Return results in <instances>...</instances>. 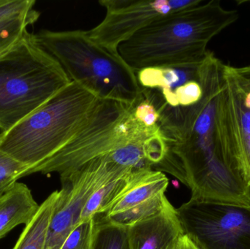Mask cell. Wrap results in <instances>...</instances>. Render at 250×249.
Here are the masks:
<instances>
[{
    "label": "cell",
    "instance_id": "1",
    "mask_svg": "<svg viewBox=\"0 0 250 249\" xmlns=\"http://www.w3.org/2000/svg\"><path fill=\"white\" fill-rule=\"evenodd\" d=\"M204 94L195 105L170 107L151 101L166 152L152 169L174 176L191 190V198L250 204V185L220 152L214 137L216 101L224 83L223 67L207 64L202 73Z\"/></svg>",
    "mask_w": 250,
    "mask_h": 249
},
{
    "label": "cell",
    "instance_id": "2",
    "mask_svg": "<svg viewBox=\"0 0 250 249\" xmlns=\"http://www.w3.org/2000/svg\"><path fill=\"white\" fill-rule=\"evenodd\" d=\"M239 19L217 0H202L185 10L162 16L120 44L118 52L135 72L151 67L198 65L208 42Z\"/></svg>",
    "mask_w": 250,
    "mask_h": 249
},
{
    "label": "cell",
    "instance_id": "3",
    "mask_svg": "<svg viewBox=\"0 0 250 249\" xmlns=\"http://www.w3.org/2000/svg\"><path fill=\"white\" fill-rule=\"evenodd\" d=\"M34 38L60 62L72 82L99 99L132 106L143 99L136 73L119 53L95 42L87 31L42 29Z\"/></svg>",
    "mask_w": 250,
    "mask_h": 249
},
{
    "label": "cell",
    "instance_id": "4",
    "mask_svg": "<svg viewBox=\"0 0 250 249\" xmlns=\"http://www.w3.org/2000/svg\"><path fill=\"white\" fill-rule=\"evenodd\" d=\"M99 99L71 82L7 133H0V151L28 170L40 165L77 134Z\"/></svg>",
    "mask_w": 250,
    "mask_h": 249
},
{
    "label": "cell",
    "instance_id": "5",
    "mask_svg": "<svg viewBox=\"0 0 250 249\" xmlns=\"http://www.w3.org/2000/svg\"><path fill=\"white\" fill-rule=\"evenodd\" d=\"M71 80L28 31L0 57V130L5 133L49 101Z\"/></svg>",
    "mask_w": 250,
    "mask_h": 249
},
{
    "label": "cell",
    "instance_id": "6",
    "mask_svg": "<svg viewBox=\"0 0 250 249\" xmlns=\"http://www.w3.org/2000/svg\"><path fill=\"white\" fill-rule=\"evenodd\" d=\"M134 108L118 101L100 99L71 140L49 159L27 170L23 177L37 172H57L64 176L118 148L158 134V124L146 127L134 116Z\"/></svg>",
    "mask_w": 250,
    "mask_h": 249
},
{
    "label": "cell",
    "instance_id": "7",
    "mask_svg": "<svg viewBox=\"0 0 250 249\" xmlns=\"http://www.w3.org/2000/svg\"><path fill=\"white\" fill-rule=\"evenodd\" d=\"M176 213L198 249H250V205L190 198Z\"/></svg>",
    "mask_w": 250,
    "mask_h": 249
},
{
    "label": "cell",
    "instance_id": "8",
    "mask_svg": "<svg viewBox=\"0 0 250 249\" xmlns=\"http://www.w3.org/2000/svg\"><path fill=\"white\" fill-rule=\"evenodd\" d=\"M133 170L136 169L117 163L108 153L60 177V197L50 222L44 249H61L69 234L80 223L82 212L91 196Z\"/></svg>",
    "mask_w": 250,
    "mask_h": 249
},
{
    "label": "cell",
    "instance_id": "9",
    "mask_svg": "<svg viewBox=\"0 0 250 249\" xmlns=\"http://www.w3.org/2000/svg\"><path fill=\"white\" fill-rule=\"evenodd\" d=\"M202 0H100L105 10L104 20L88 30L89 37L108 49L118 52L127 40L158 18L185 10Z\"/></svg>",
    "mask_w": 250,
    "mask_h": 249
},
{
    "label": "cell",
    "instance_id": "10",
    "mask_svg": "<svg viewBox=\"0 0 250 249\" xmlns=\"http://www.w3.org/2000/svg\"><path fill=\"white\" fill-rule=\"evenodd\" d=\"M214 137L220 152L250 185V106L245 103L224 67V83L216 101Z\"/></svg>",
    "mask_w": 250,
    "mask_h": 249
},
{
    "label": "cell",
    "instance_id": "11",
    "mask_svg": "<svg viewBox=\"0 0 250 249\" xmlns=\"http://www.w3.org/2000/svg\"><path fill=\"white\" fill-rule=\"evenodd\" d=\"M126 233L129 249H176L185 235L171 204L159 214L126 228Z\"/></svg>",
    "mask_w": 250,
    "mask_h": 249
},
{
    "label": "cell",
    "instance_id": "12",
    "mask_svg": "<svg viewBox=\"0 0 250 249\" xmlns=\"http://www.w3.org/2000/svg\"><path fill=\"white\" fill-rule=\"evenodd\" d=\"M201 64L143 69L137 72V79L141 89L155 92L167 105L176 108L178 91L200 77Z\"/></svg>",
    "mask_w": 250,
    "mask_h": 249
},
{
    "label": "cell",
    "instance_id": "13",
    "mask_svg": "<svg viewBox=\"0 0 250 249\" xmlns=\"http://www.w3.org/2000/svg\"><path fill=\"white\" fill-rule=\"evenodd\" d=\"M167 187L168 179L163 172L149 168L134 170L124 191L102 215L111 216L131 209L166 193Z\"/></svg>",
    "mask_w": 250,
    "mask_h": 249
},
{
    "label": "cell",
    "instance_id": "14",
    "mask_svg": "<svg viewBox=\"0 0 250 249\" xmlns=\"http://www.w3.org/2000/svg\"><path fill=\"white\" fill-rule=\"evenodd\" d=\"M27 186L16 182L0 197V239L16 227L32 221L39 209Z\"/></svg>",
    "mask_w": 250,
    "mask_h": 249
},
{
    "label": "cell",
    "instance_id": "15",
    "mask_svg": "<svg viewBox=\"0 0 250 249\" xmlns=\"http://www.w3.org/2000/svg\"><path fill=\"white\" fill-rule=\"evenodd\" d=\"M59 197L60 191L54 192L47 197L32 221L25 226L13 249H45L48 228Z\"/></svg>",
    "mask_w": 250,
    "mask_h": 249
},
{
    "label": "cell",
    "instance_id": "16",
    "mask_svg": "<svg viewBox=\"0 0 250 249\" xmlns=\"http://www.w3.org/2000/svg\"><path fill=\"white\" fill-rule=\"evenodd\" d=\"M170 204L166 194L163 193L124 211L104 216L102 219L104 222L126 229L135 224L159 214Z\"/></svg>",
    "mask_w": 250,
    "mask_h": 249
},
{
    "label": "cell",
    "instance_id": "17",
    "mask_svg": "<svg viewBox=\"0 0 250 249\" xmlns=\"http://www.w3.org/2000/svg\"><path fill=\"white\" fill-rule=\"evenodd\" d=\"M133 171L121 178L111 181L95 192L88 200L82 212L81 222L105 213L108 208L124 191L129 181L131 172Z\"/></svg>",
    "mask_w": 250,
    "mask_h": 249
},
{
    "label": "cell",
    "instance_id": "18",
    "mask_svg": "<svg viewBox=\"0 0 250 249\" xmlns=\"http://www.w3.org/2000/svg\"><path fill=\"white\" fill-rule=\"evenodd\" d=\"M40 16L41 13L32 8L0 22V57L20 40L28 32V26L34 24Z\"/></svg>",
    "mask_w": 250,
    "mask_h": 249
},
{
    "label": "cell",
    "instance_id": "19",
    "mask_svg": "<svg viewBox=\"0 0 250 249\" xmlns=\"http://www.w3.org/2000/svg\"><path fill=\"white\" fill-rule=\"evenodd\" d=\"M94 249H129L126 228L97 219Z\"/></svg>",
    "mask_w": 250,
    "mask_h": 249
},
{
    "label": "cell",
    "instance_id": "20",
    "mask_svg": "<svg viewBox=\"0 0 250 249\" xmlns=\"http://www.w3.org/2000/svg\"><path fill=\"white\" fill-rule=\"evenodd\" d=\"M96 216L81 222L64 241L61 249H94Z\"/></svg>",
    "mask_w": 250,
    "mask_h": 249
},
{
    "label": "cell",
    "instance_id": "21",
    "mask_svg": "<svg viewBox=\"0 0 250 249\" xmlns=\"http://www.w3.org/2000/svg\"><path fill=\"white\" fill-rule=\"evenodd\" d=\"M28 170V167L0 151V197Z\"/></svg>",
    "mask_w": 250,
    "mask_h": 249
},
{
    "label": "cell",
    "instance_id": "22",
    "mask_svg": "<svg viewBox=\"0 0 250 249\" xmlns=\"http://www.w3.org/2000/svg\"><path fill=\"white\" fill-rule=\"evenodd\" d=\"M133 114L138 121L147 127H153L157 125L160 119L158 111L149 101L144 97L135 105Z\"/></svg>",
    "mask_w": 250,
    "mask_h": 249
},
{
    "label": "cell",
    "instance_id": "23",
    "mask_svg": "<svg viewBox=\"0 0 250 249\" xmlns=\"http://www.w3.org/2000/svg\"><path fill=\"white\" fill-rule=\"evenodd\" d=\"M34 0H6L0 4V22L34 8Z\"/></svg>",
    "mask_w": 250,
    "mask_h": 249
},
{
    "label": "cell",
    "instance_id": "24",
    "mask_svg": "<svg viewBox=\"0 0 250 249\" xmlns=\"http://www.w3.org/2000/svg\"><path fill=\"white\" fill-rule=\"evenodd\" d=\"M176 249H198L195 247L193 244L191 242L190 240L186 236L184 235L180 241H179V244H178L177 247Z\"/></svg>",
    "mask_w": 250,
    "mask_h": 249
},
{
    "label": "cell",
    "instance_id": "25",
    "mask_svg": "<svg viewBox=\"0 0 250 249\" xmlns=\"http://www.w3.org/2000/svg\"><path fill=\"white\" fill-rule=\"evenodd\" d=\"M236 71L240 73L242 76H245L250 80V66L245 67H236Z\"/></svg>",
    "mask_w": 250,
    "mask_h": 249
},
{
    "label": "cell",
    "instance_id": "26",
    "mask_svg": "<svg viewBox=\"0 0 250 249\" xmlns=\"http://www.w3.org/2000/svg\"><path fill=\"white\" fill-rule=\"evenodd\" d=\"M6 0H0V4H3Z\"/></svg>",
    "mask_w": 250,
    "mask_h": 249
}]
</instances>
